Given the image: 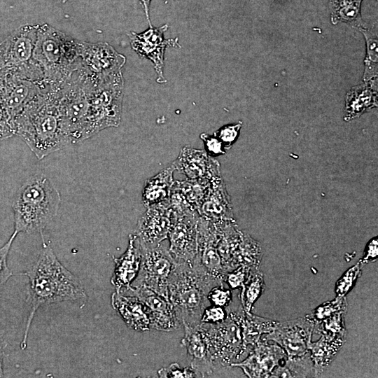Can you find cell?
Listing matches in <instances>:
<instances>
[{"label":"cell","instance_id":"52a82bcc","mask_svg":"<svg viewBox=\"0 0 378 378\" xmlns=\"http://www.w3.org/2000/svg\"><path fill=\"white\" fill-rule=\"evenodd\" d=\"M37 27L38 24H23L0 42V70L16 69L44 80L41 69L33 57Z\"/></svg>","mask_w":378,"mask_h":378},{"label":"cell","instance_id":"7c38bea8","mask_svg":"<svg viewBox=\"0 0 378 378\" xmlns=\"http://www.w3.org/2000/svg\"><path fill=\"white\" fill-rule=\"evenodd\" d=\"M221 225L214 223L199 216L197 250L192 260L199 264L213 278L223 284L227 272L217 249Z\"/></svg>","mask_w":378,"mask_h":378},{"label":"cell","instance_id":"ac0fdd59","mask_svg":"<svg viewBox=\"0 0 378 378\" xmlns=\"http://www.w3.org/2000/svg\"><path fill=\"white\" fill-rule=\"evenodd\" d=\"M127 291L137 296L146 307L150 328L169 332L180 327L181 322L168 299L144 286L132 287Z\"/></svg>","mask_w":378,"mask_h":378},{"label":"cell","instance_id":"44dd1931","mask_svg":"<svg viewBox=\"0 0 378 378\" xmlns=\"http://www.w3.org/2000/svg\"><path fill=\"white\" fill-rule=\"evenodd\" d=\"M197 213L200 217L214 223L234 220L229 196L220 176L211 181Z\"/></svg>","mask_w":378,"mask_h":378},{"label":"cell","instance_id":"e575fe53","mask_svg":"<svg viewBox=\"0 0 378 378\" xmlns=\"http://www.w3.org/2000/svg\"><path fill=\"white\" fill-rule=\"evenodd\" d=\"M364 265L365 264L360 260L355 265L351 267L337 281L335 286L337 296H345L360 276Z\"/></svg>","mask_w":378,"mask_h":378},{"label":"cell","instance_id":"5b68a950","mask_svg":"<svg viewBox=\"0 0 378 378\" xmlns=\"http://www.w3.org/2000/svg\"><path fill=\"white\" fill-rule=\"evenodd\" d=\"M80 46V41L49 24H38L33 57L47 83L60 85L79 69Z\"/></svg>","mask_w":378,"mask_h":378},{"label":"cell","instance_id":"7bdbcfd3","mask_svg":"<svg viewBox=\"0 0 378 378\" xmlns=\"http://www.w3.org/2000/svg\"><path fill=\"white\" fill-rule=\"evenodd\" d=\"M15 135L14 124L0 99V141Z\"/></svg>","mask_w":378,"mask_h":378},{"label":"cell","instance_id":"83f0119b","mask_svg":"<svg viewBox=\"0 0 378 378\" xmlns=\"http://www.w3.org/2000/svg\"><path fill=\"white\" fill-rule=\"evenodd\" d=\"M261 255V248L258 242L253 240L248 234L243 232L232 258L231 271L239 266L258 269Z\"/></svg>","mask_w":378,"mask_h":378},{"label":"cell","instance_id":"30bf717a","mask_svg":"<svg viewBox=\"0 0 378 378\" xmlns=\"http://www.w3.org/2000/svg\"><path fill=\"white\" fill-rule=\"evenodd\" d=\"M204 325L212 346L216 365H230L245 352L240 326L228 313L225 321Z\"/></svg>","mask_w":378,"mask_h":378},{"label":"cell","instance_id":"ffe728a7","mask_svg":"<svg viewBox=\"0 0 378 378\" xmlns=\"http://www.w3.org/2000/svg\"><path fill=\"white\" fill-rule=\"evenodd\" d=\"M176 170L188 179L211 181L220 176L218 162L205 150L189 146L181 148L178 156L172 163Z\"/></svg>","mask_w":378,"mask_h":378},{"label":"cell","instance_id":"bcb514c9","mask_svg":"<svg viewBox=\"0 0 378 378\" xmlns=\"http://www.w3.org/2000/svg\"><path fill=\"white\" fill-rule=\"evenodd\" d=\"M3 365H4V350H3L2 342L0 340V377H4V376Z\"/></svg>","mask_w":378,"mask_h":378},{"label":"cell","instance_id":"ab89813d","mask_svg":"<svg viewBox=\"0 0 378 378\" xmlns=\"http://www.w3.org/2000/svg\"><path fill=\"white\" fill-rule=\"evenodd\" d=\"M159 377H198L195 370L189 367L181 368L178 363H172L168 367L158 370Z\"/></svg>","mask_w":378,"mask_h":378},{"label":"cell","instance_id":"6da1fadb","mask_svg":"<svg viewBox=\"0 0 378 378\" xmlns=\"http://www.w3.org/2000/svg\"><path fill=\"white\" fill-rule=\"evenodd\" d=\"M35 264L24 274L29 279L27 302L29 312L20 344L27 347L31 324L40 307L66 301L86 300L87 295L80 279L58 260L52 249L43 241Z\"/></svg>","mask_w":378,"mask_h":378},{"label":"cell","instance_id":"603a6c76","mask_svg":"<svg viewBox=\"0 0 378 378\" xmlns=\"http://www.w3.org/2000/svg\"><path fill=\"white\" fill-rule=\"evenodd\" d=\"M111 300L113 309L129 328L139 332L150 329L148 309L137 296L132 294L126 295L115 291L112 294Z\"/></svg>","mask_w":378,"mask_h":378},{"label":"cell","instance_id":"f546056e","mask_svg":"<svg viewBox=\"0 0 378 378\" xmlns=\"http://www.w3.org/2000/svg\"><path fill=\"white\" fill-rule=\"evenodd\" d=\"M363 34L366 43V56L364 60L365 69L363 75L364 83L377 85L378 77V40L375 30L358 27Z\"/></svg>","mask_w":378,"mask_h":378},{"label":"cell","instance_id":"7402d4cb","mask_svg":"<svg viewBox=\"0 0 378 378\" xmlns=\"http://www.w3.org/2000/svg\"><path fill=\"white\" fill-rule=\"evenodd\" d=\"M141 255V247L136 235L134 233L130 234L125 252L120 258L113 256L115 269L111 283L115 288V291L122 292L131 289V285L140 268Z\"/></svg>","mask_w":378,"mask_h":378},{"label":"cell","instance_id":"5bb4252c","mask_svg":"<svg viewBox=\"0 0 378 378\" xmlns=\"http://www.w3.org/2000/svg\"><path fill=\"white\" fill-rule=\"evenodd\" d=\"M125 62V57L107 43L80 41L79 69L89 75L102 77L117 73Z\"/></svg>","mask_w":378,"mask_h":378},{"label":"cell","instance_id":"7a4b0ae2","mask_svg":"<svg viewBox=\"0 0 378 378\" xmlns=\"http://www.w3.org/2000/svg\"><path fill=\"white\" fill-rule=\"evenodd\" d=\"M59 86L48 83L14 120L15 135L20 136L39 160L69 144L59 107Z\"/></svg>","mask_w":378,"mask_h":378},{"label":"cell","instance_id":"8fae6325","mask_svg":"<svg viewBox=\"0 0 378 378\" xmlns=\"http://www.w3.org/2000/svg\"><path fill=\"white\" fill-rule=\"evenodd\" d=\"M175 218L169 200L148 207L134 232L140 246L154 247L166 239Z\"/></svg>","mask_w":378,"mask_h":378},{"label":"cell","instance_id":"8992f818","mask_svg":"<svg viewBox=\"0 0 378 378\" xmlns=\"http://www.w3.org/2000/svg\"><path fill=\"white\" fill-rule=\"evenodd\" d=\"M82 71L85 75L88 105L85 140L106 128L120 125L124 79L122 71L102 77H94L83 70Z\"/></svg>","mask_w":378,"mask_h":378},{"label":"cell","instance_id":"60d3db41","mask_svg":"<svg viewBox=\"0 0 378 378\" xmlns=\"http://www.w3.org/2000/svg\"><path fill=\"white\" fill-rule=\"evenodd\" d=\"M227 317V310L225 307L216 305L206 307L202 315L200 323L215 324L220 323Z\"/></svg>","mask_w":378,"mask_h":378},{"label":"cell","instance_id":"9c48e42d","mask_svg":"<svg viewBox=\"0 0 378 378\" xmlns=\"http://www.w3.org/2000/svg\"><path fill=\"white\" fill-rule=\"evenodd\" d=\"M48 84L18 70H0V99L13 124L16 116Z\"/></svg>","mask_w":378,"mask_h":378},{"label":"cell","instance_id":"277c9868","mask_svg":"<svg viewBox=\"0 0 378 378\" xmlns=\"http://www.w3.org/2000/svg\"><path fill=\"white\" fill-rule=\"evenodd\" d=\"M61 197L54 184L41 174L30 177L18 189L12 208L18 233H41L58 211Z\"/></svg>","mask_w":378,"mask_h":378},{"label":"cell","instance_id":"2e32d148","mask_svg":"<svg viewBox=\"0 0 378 378\" xmlns=\"http://www.w3.org/2000/svg\"><path fill=\"white\" fill-rule=\"evenodd\" d=\"M184 337L181 345L187 349L190 366L198 377L210 375L216 366L215 360L206 326L200 323L195 327L183 326Z\"/></svg>","mask_w":378,"mask_h":378},{"label":"cell","instance_id":"d6a6232c","mask_svg":"<svg viewBox=\"0 0 378 378\" xmlns=\"http://www.w3.org/2000/svg\"><path fill=\"white\" fill-rule=\"evenodd\" d=\"M346 311L347 309L340 310L321 321L313 323V333L318 334L328 339L346 336L344 316Z\"/></svg>","mask_w":378,"mask_h":378},{"label":"cell","instance_id":"cb8c5ba5","mask_svg":"<svg viewBox=\"0 0 378 378\" xmlns=\"http://www.w3.org/2000/svg\"><path fill=\"white\" fill-rule=\"evenodd\" d=\"M227 308L228 315L240 326L243 343L246 349L248 345L254 346L262 335L271 332L277 321L262 318L246 312L241 304L237 309Z\"/></svg>","mask_w":378,"mask_h":378},{"label":"cell","instance_id":"484cf974","mask_svg":"<svg viewBox=\"0 0 378 378\" xmlns=\"http://www.w3.org/2000/svg\"><path fill=\"white\" fill-rule=\"evenodd\" d=\"M175 170L174 165L172 164L157 175L146 181L142 191V202L146 208L169 200Z\"/></svg>","mask_w":378,"mask_h":378},{"label":"cell","instance_id":"3957f363","mask_svg":"<svg viewBox=\"0 0 378 378\" xmlns=\"http://www.w3.org/2000/svg\"><path fill=\"white\" fill-rule=\"evenodd\" d=\"M223 285L209 275L199 264L177 260L168 283V299L184 326L200 324L206 307L207 295L214 286Z\"/></svg>","mask_w":378,"mask_h":378},{"label":"cell","instance_id":"4316f807","mask_svg":"<svg viewBox=\"0 0 378 378\" xmlns=\"http://www.w3.org/2000/svg\"><path fill=\"white\" fill-rule=\"evenodd\" d=\"M346 336H339L328 339L321 335V338L315 342L312 340L308 344V350L314 368V375H320L334 359L337 352L343 346Z\"/></svg>","mask_w":378,"mask_h":378},{"label":"cell","instance_id":"4fadbf2b","mask_svg":"<svg viewBox=\"0 0 378 378\" xmlns=\"http://www.w3.org/2000/svg\"><path fill=\"white\" fill-rule=\"evenodd\" d=\"M314 324L307 318L276 322L273 330L262 335L260 340L273 341L280 346L288 358L306 354L312 340Z\"/></svg>","mask_w":378,"mask_h":378},{"label":"cell","instance_id":"d6986e66","mask_svg":"<svg viewBox=\"0 0 378 378\" xmlns=\"http://www.w3.org/2000/svg\"><path fill=\"white\" fill-rule=\"evenodd\" d=\"M286 358V354L277 344H268L267 341L260 340L246 359L239 363L233 362L230 366L241 368L248 377H269Z\"/></svg>","mask_w":378,"mask_h":378},{"label":"cell","instance_id":"4dcf8cb0","mask_svg":"<svg viewBox=\"0 0 378 378\" xmlns=\"http://www.w3.org/2000/svg\"><path fill=\"white\" fill-rule=\"evenodd\" d=\"M363 0H330V20L333 24L346 22L361 27L360 8Z\"/></svg>","mask_w":378,"mask_h":378},{"label":"cell","instance_id":"d4e9b609","mask_svg":"<svg viewBox=\"0 0 378 378\" xmlns=\"http://www.w3.org/2000/svg\"><path fill=\"white\" fill-rule=\"evenodd\" d=\"M377 106V85L363 82L346 93L344 120L349 122Z\"/></svg>","mask_w":378,"mask_h":378},{"label":"cell","instance_id":"836d02e7","mask_svg":"<svg viewBox=\"0 0 378 378\" xmlns=\"http://www.w3.org/2000/svg\"><path fill=\"white\" fill-rule=\"evenodd\" d=\"M347 309V302L345 296H337L332 301L324 302L306 316V318L316 323L321 321L332 314L342 309Z\"/></svg>","mask_w":378,"mask_h":378},{"label":"cell","instance_id":"74e56055","mask_svg":"<svg viewBox=\"0 0 378 378\" xmlns=\"http://www.w3.org/2000/svg\"><path fill=\"white\" fill-rule=\"evenodd\" d=\"M253 269L246 266H239L227 273L225 282L227 283L232 289L242 288L247 281Z\"/></svg>","mask_w":378,"mask_h":378},{"label":"cell","instance_id":"b9f144b4","mask_svg":"<svg viewBox=\"0 0 378 378\" xmlns=\"http://www.w3.org/2000/svg\"><path fill=\"white\" fill-rule=\"evenodd\" d=\"M200 138L204 142L205 151L210 156H218L225 153V148L221 141L215 136L206 133L200 134Z\"/></svg>","mask_w":378,"mask_h":378},{"label":"cell","instance_id":"8d00e7d4","mask_svg":"<svg viewBox=\"0 0 378 378\" xmlns=\"http://www.w3.org/2000/svg\"><path fill=\"white\" fill-rule=\"evenodd\" d=\"M242 122H239L235 124L227 125L218 130L214 132L215 136L218 138L223 144L225 150H228L231 148L232 144L237 140L240 129L241 127Z\"/></svg>","mask_w":378,"mask_h":378},{"label":"cell","instance_id":"9a60e30c","mask_svg":"<svg viewBox=\"0 0 378 378\" xmlns=\"http://www.w3.org/2000/svg\"><path fill=\"white\" fill-rule=\"evenodd\" d=\"M168 24L160 27H149L144 32L137 34L131 31L128 34L132 49L141 57L150 59L158 74L157 81L166 82L163 76L164 55L167 46L180 47L178 38L165 39L164 34Z\"/></svg>","mask_w":378,"mask_h":378},{"label":"cell","instance_id":"d590c367","mask_svg":"<svg viewBox=\"0 0 378 378\" xmlns=\"http://www.w3.org/2000/svg\"><path fill=\"white\" fill-rule=\"evenodd\" d=\"M18 234L14 230L10 239L0 248V290L13 275V272L8 266V257L12 244Z\"/></svg>","mask_w":378,"mask_h":378},{"label":"cell","instance_id":"ba28073f","mask_svg":"<svg viewBox=\"0 0 378 378\" xmlns=\"http://www.w3.org/2000/svg\"><path fill=\"white\" fill-rule=\"evenodd\" d=\"M141 250L140 268L131 286H146L168 299L169 279L177 260L161 243L151 248L141 247Z\"/></svg>","mask_w":378,"mask_h":378},{"label":"cell","instance_id":"f35d334b","mask_svg":"<svg viewBox=\"0 0 378 378\" xmlns=\"http://www.w3.org/2000/svg\"><path fill=\"white\" fill-rule=\"evenodd\" d=\"M207 300L213 305L226 308L231 302L232 293L230 290L225 289L223 285L216 286L209 290Z\"/></svg>","mask_w":378,"mask_h":378},{"label":"cell","instance_id":"e0dca14e","mask_svg":"<svg viewBox=\"0 0 378 378\" xmlns=\"http://www.w3.org/2000/svg\"><path fill=\"white\" fill-rule=\"evenodd\" d=\"M197 212L176 215L168 234L169 251L176 260L192 261L197 250Z\"/></svg>","mask_w":378,"mask_h":378},{"label":"cell","instance_id":"1f68e13d","mask_svg":"<svg viewBox=\"0 0 378 378\" xmlns=\"http://www.w3.org/2000/svg\"><path fill=\"white\" fill-rule=\"evenodd\" d=\"M264 288L263 274L259 270H253L239 294L241 304L246 312H251L253 304L263 292Z\"/></svg>","mask_w":378,"mask_h":378},{"label":"cell","instance_id":"f1b7e54d","mask_svg":"<svg viewBox=\"0 0 378 378\" xmlns=\"http://www.w3.org/2000/svg\"><path fill=\"white\" fill-rule=\"evenodd\" d=\"M284 365H279L269 377H314V368L310 352L300 356L286 358Z\"/></svg>","mask_w":378,"mask_h":378},{"label":"cell","instance_id":"ee69618b","mask_svg":"<svg viewBox=\"0 0 378 378\" xmlns=\"http://www.w3.org/2000/svg\"><path fill=\"white\" fill-rule=\"evenodd\" d=\"M378 255V242L377 239H372L367 245L365 255L360 259L363 264L372 261L377 258Z\"/></svg>","mask_w":378,"mask_h":378},{"label":"cell","instance_id":"f6af8a7d","mask_svg":"<svg viewBox=\"0 0 378 378\" xmlns=\"http://www.w3.org/2000/svg\"><path fill=\"white\" fill-rule=\"evenodd\" d=\"M143 8H144V10L145 11V13H146V18L148 21V23H149V26L150 27H153L151 23H150V18H149V15H148V10H149V6H150V1L151 0H139Z\"/></svg>","mask_w":378,"mask_h":378}]
</instances>
